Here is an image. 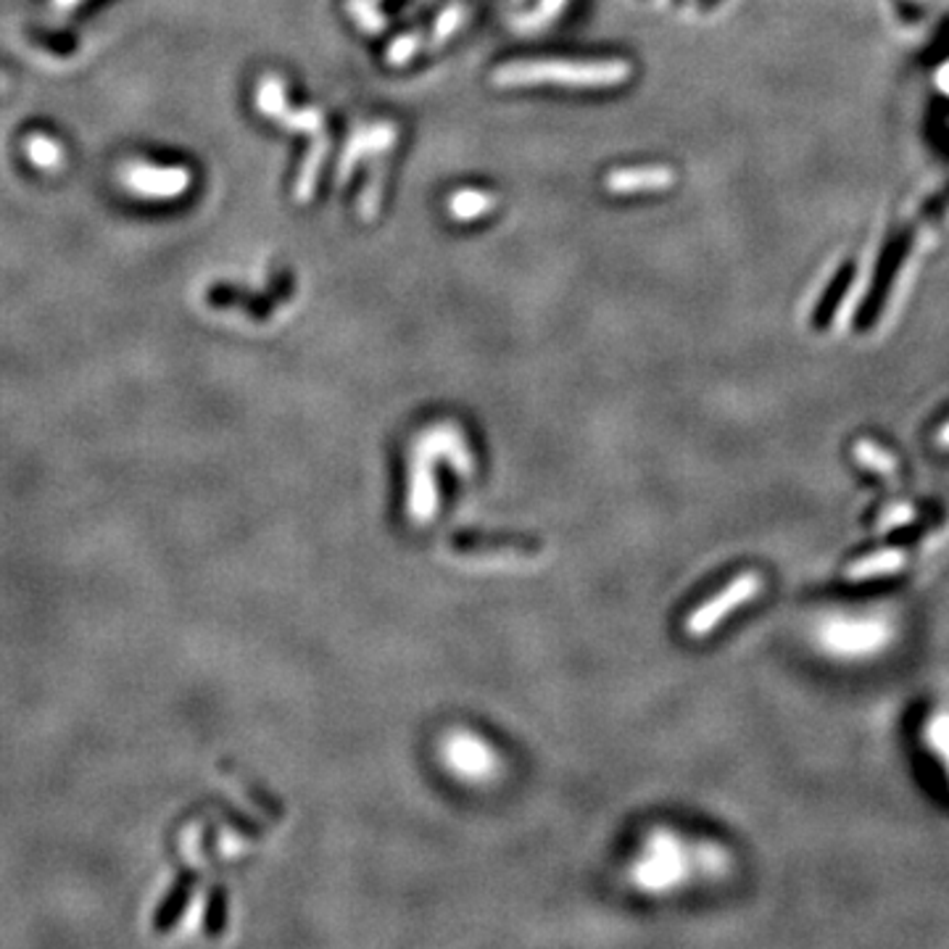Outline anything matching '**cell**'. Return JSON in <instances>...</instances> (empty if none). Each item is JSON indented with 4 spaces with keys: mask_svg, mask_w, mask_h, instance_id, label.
<instances>
[{
    "mask_svg": "<svg viewBox=\"0 0 949 949\" xmlns=\"http://www.w3.org/2000/svg\"><path fill=\"white\" fill-rule=\"evenodd\" d=\"M630 77L625 62H520L499 69L493 82L499 88H527V85L559 82L565 88H612Z\"/></svg>",
    "mask_w": 949,
    "mask_h": 949,
    "instance_id": "1",
    "label": "cell"
},
{
    "mask_svg": "<svg viewBox=\"0 0 949 949\" xmlns=\"http://www.w3.org/2000/svg\"><path fill=\"white\" fill-rule=\"evenodd\" d=\"M760 591H762L760 572H741V576L730 580L717 596H712L710 602H704L696 612H691V617L685 619V630H689V636H707V633L712 628H717L730 612L751 602Z\"/></svg>",
    "mask_w": 949,
    "mask_h": 949,
    "instance_id": "2",
    "label": "cell"
},
{
    "mask_svg": "<svg viewBox=\"0 0 949 949\" xmlns=\"http://www.w3.org/2000/svg\"><path fill=\"white\" fill-rule=\"evenodd\" d=\"M124 182L137 196L175 198L185 193V188L190 185V175L180 167H145V164H137L124 175Z\"/></svg>",
    "mask_w": 949,
    "mask_h": 949,
    "instance_id": "3",
    "label": "cell"
},
{
    "mask_svg": "<svg viewBox=\"0 0 949 949\" xmlns=\"http://www.w3.org/2000/svg\"><path fill=\"white\" fill-rule=\"evenodd\" d=\"M454 549L459 554H538L540 544L525 536H474V533H465V536L454 538Z\"/></svg>",
    "mask_w": 949,
    "mask_h": 949,
    "instance_id": "4",
    "label": "cell"
},
{
    "mask_svg": "<svg viewBox=\"0 0 949 949\" xmlns=\"http://www.w3.org/2000/svg\"><path fill=\"white\" fill-rule=\"evenodd\" d=\"M905 562H907V554L900 549L873 551V554H866L862 559H857V562L844 567V580H849V583H860V580L896 576V572L905 567Z\"/></svg>",
    "mask_w": 949,
    "mask_h": 949,
    "instance_id": "5",
    "label": "cell"
},
{
    "mask_svg": "<svg viewBox=\"0 0 949 949\" xmlns=\"http://www.w3.org/2000/svg\"><path fill=\"white\" fill-rule=\"evenodd\" d=\"M676 182V175L668 167H644L636 171H617L606 185L615 193H636V190H662Z\"/></svg>",
    "mask_w": 949,
    "mask_h": 949,
    "instance_id": "6",
    "label": "cell"
},
{
    "mask_svg": "<svg viewBox=\"0 0 949 949\" xmlns=\"http://www.w3.org/2000/svg\"><path fill=\"white\" fill-rule=\"evenodd\" d=\"M196 873H185L180 881L175 883V889H171L167 900L161 902V907H158L154 926L156 931H167V928L175 926L177 920H180V915L185 913V907H188L190 896H193V886H196Z\"/></svg>",
    "mask_w": 949,
    "mask_h": 949,
    "instance_id": "7",
    "label": "cell"
},
{
    "mask_svg": "<svg viewBox=\"0 0 949 949\" xmlns=\"http://www.w3.org/2000/svg\"><path fill=\"white\" fill-rule=\"evenodd\" d=\"M855 459L860 461L862 467H868L870 472L881 474V478L886 480H896V474H900V467H896V459L892 454L886 451V448H881L879 444H873V440H857L852 448Z\"/></svg>",
    "mask_w": 949,
    "mask_h": 949,
    "instance_id": "8",
    "label": "cell"
},
{
    "mask_svg": "<svg viewBox=\"0 0 949 949\" xmlns=\"http://www.w3.org/2000/svg\"><path fill=\"white\" fill-rule=\"evenodd\" d=\"M849 277H852V264H847V267L841 269L839 277H836V282H834V286H830V290H828V299L823 301L820 306H817V312H815V327H817V330L830 325V320H834L836 306H839L841 295L847 293V288H849Z\"/></svg>",
    "mask_w": 949,
    "mask_h": 949,
    "instance_id": "9",
    "label": "cell"
},
{
    "mask_svg": "<svg viewBox=\"0 0 949 949\" xmlns=\"http://www.w3.org/2000/svg\"><path fill=\"white\" fill-rule=\"evenodd\" d=\"M488 206H491V198L474 193V190H465V193H459L451 201L454 216H457V220H472V216L483 214Z\"/></svg>",
    "mask_w": 949,
    "mask_h": 949,
    "instance_id": "10",
    "label": "cell"
},
{
    "mask_svg": "<svg viewBox=\"0 0 949 949\" xmlns=\"http://www.w3.org/2000/svg\"><path fill=\"white\" fill-rule=\"evenodd\" d=\"M30 158L32 161L37 164V167H43V169H51V167H56L58 161H62V150H58V145L56 143H51L48 137H40V135H35L30 141Z\"/></svg>",
    "mask_w": 949,
    "mask_h": 949,
    "instance_id": "11",
    "label": "cell"
},
{
    "mask_svg": "<svg viewBox=\"0 0 949 949\" xmlns=\"http://www.w3.org/2000/svg\"><path fill=\"white\" fill-rule=\"evenodd\" d=\"M224 920H227V902H224V892H222V889H216V892L209 896L206 934L209 936H220L222 928H224Z\"/></svg>",
    "mask_w": 949,
    "mask_h": 949,
    "instance_id": "12",
    "label": "cell"
},
{
    "mask_svg": "<svg viewBox=\"0 0 949 949\" xmlns=\"http://www.w3.org/2000/svg\"><path fill=\"white\" fill-rule=\"evenodd\" d=\"M224 768H227V770H230V773H235L237 778H241L243 789H246V791H248V796H250V800H254L256 804H261V807H264V810H267V813H272V815H282V807H280V802H277V800H272V796H269V794H267V791H261L259 786H256V783H254V781H250V778H248V775H243V773H241V770H237V768H230V764H224Z\"/></svg>",
    "mask_w": 949,
    "mask_h": 949,
    "instance_id": "13",
    "label": "cell"
},
{
    "mask_svg": "<svg viewBox=\"0 0 949 949\" xmlns=\"http://www.w3.org/2000/svg\"><path fill=\"white\" fill-rule=\"evenodd\" d=\"M936 446L939 448H949V422L939 427V433H936Z\"/></svg>",
    "mask_w": 949,
    "mask_h": 949,
    "instance_id": "14",
    "label": "cell"
},
{
    "mask_svg": "<svg viewBox=\"0 0 949 949\" xmlns=\"http://www.w3.org/2000/svg\"><path fill=\"white\" fill-rule=\"evenodd\" d=\"M53 3H56V9L66 11V9H71V5H77L79 0H53Z\"/></svg>",
    "mask_w": 949,
    "mask_h": 949,
    "instance_id": "15",
    "label": "cell"
},
{
    "mask_svg": "<svg viewBox=\"0 0 949 949\" xmlns=\"http://www.w3.org/2000/svg\"><path fill=\"white\" fill-rule=\"evenodd\" d=\"M5 88H9V79L0 75V90H5Z\"/></svg>",
    "mask_w": 949,
    "mask_h": 949,
    "instance_id": "16",
    "label": "cell"
}]
</instances>
